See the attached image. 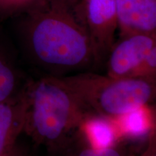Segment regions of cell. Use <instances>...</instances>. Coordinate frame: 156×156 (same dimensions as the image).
<instances>
[{"label":"cell","instance_id":"obj_8","mask_svg":"<svg viewBox=\"0 0 156 156\" xmlns=\"http://www.w3.org/2000/svg\"><path fill=\"white\" fill-rule=\"evenodd\" d=\"M78 132L91 147L96 149L112 147L121 138L114 119L92 112L85 114Z\"/></svg>","mask_w":156,"mask_h":156},{"label":"cell","instance_id":"obj_12","mask_svg":"<svg viewBox=\"0 0 156 156\" xmlns=\"http://www.w3.org/2000/svg\"><path fill=\"white\" fill-rule=\"evenodd\" d=\"M78 156H121L119 151L111 147L104 149H96L90 146L84 148Z\"/></svg>","mask_w":156,"mask_h":156},{"label":"cell","instance_id":"obj_6","mask_svg":"<svg viewBox=\"0 0 156 156\" xmlns=\"http://www.w3.org/2000/svg\"><path fill=\"white\" fill-rule=\"evenodd\" d=\"M120 38L156 36V0H115Z\"/></svg>","mask_w":156,"mask_h":156},{"label":"cell","instance_id":"obj_3","mask_svg":"<svg viewBox=\"0 0 156 156\" xmlns=\"http://www.w3.org/2000/svg\"><path fill=\"white\" fill-rule=\"evenodd\" d=\"M60 78L87 112L112 119L149 104L155 95L154 78H116L93 72Z\"/></svg>","mask_w":156,"mask_h":156},{"label":"cell","instance_id":"obj_2","mask_svg":"<svg viewBox=\"0 0 156 156\" xmlns=\"http://www.w3.org/2000/svg\"><path fill=\"white\" fill-rule=\"evenodd\" d=\"M27 99L23 132L37 142H62L77 132L87 112L60 77L48 75L25 87Z\"/></svg>","mask_w":156,"mask_h":156},{"label":"cell","instance_id":"obj_11","mask_svg":"<svg viewBox=\"0 0 156 156\" xmlns=\"http://www.w3.org/2000/svg\"><path fill=\"white\" fill-rule=\"evenodd\" d=\"M46 0H0V17L20 15L39 7Z\"/></svg>","mask_w":156,"mask_h":156},{"label":"cell","instance_id":"obj_7","mask_svg":"<svg viewBox=\"0 0 156 156\" xmlns=\"http://www.w3.org/2000/svg\"><path fill=\"white\" fill-rule=\"evenodd\" d=\"M26 108L25 87L18 94L0 101V156L9 153L23 132Z\"/></svg>","mask_w":156,"mask_h":156},{"label":"cell","instance_id":"obj_1","mask_svg":"<svg viewBox=\"0 0 156 156\" xmlns=\"http://www.w3.org/2000/svg\"><path fill=\"white\" fill-rule=\"evenodd\" d=\"M79 0H46L20 15L34 62L57 76L97 67L92 43L77 12Z\"/></svg>","mask_w":156,"mask_h":156},{"label":"cell","instance_id":"obj_9","mask_svg":"<svg viewBox=\"0 0 156 156\" xmlns=\"http://www.w3.org/2000/svg\"><path fill=\"white\" fill-rule=\"evenodd\" d=\"M155 116L149 104L140 106L114 119L121 138L137 139L155 130Z\"/></svg>","mask_w":156,"mask_h":156},{"label":"cell","instance_id":"obj_4","mask_svg":"<svg viewBox=\"0 0 156 156\" xmlns=\"http://www.w3.org/2000/svg\"><path fill=\"white\" fill-rule=\"evenodd\" d=\"M106 75L112 77H155L156 36L119 38L106 58Z\"/></svg>","mask_w":156,"mask_h":156},{"label":"cell","instance_id":"obj_10","mask_svg":"<svg viewBox=\"0 0 156 156\" xmlns=\"http://www.w3.org/2000/svg\"><path fill=\"white\" fill-rule=\"evenodd\" d=\"M17 87L15 69L2 54L0 53V101L14 96Z\"/></svg>","mask_w":156,"mask_h":156},{"label":"cell","instance_id":"obj_5","mask_svg":"<svg viewBox=\"0 0 156 156\" xmlns=\"http://www.w3.org/2000/svg\"><path fill=\"white\" fill-rule=\"evenodd\" d=\"M77 12L92 43L96 66L105 65L118 28L115 0H79Z\"/></svg>","mask_w":156,"mask_h":156}]
</instances>
